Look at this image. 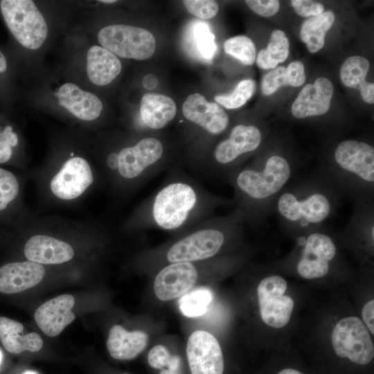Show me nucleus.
Instances as JSON below:
<instances>
[{"mask_svg":"<svg viewBox=\"0 0 374 374\" xmlns=\"http://www.w3.org/2000/svg\"><path fill=\"white\" fill-rule=\"evenodd\" d=\"M333 90L330 80L324 77L307 84L292 103V114L299 119L324 115L329 110Z\"/></svg>","mask_w":374,"mask_h":374,"instance_id":"f3484780","label":"nucleus"},{"mask_svg":"<svg viewBox=\"0 0 374 374\" xmlns=\"http://www.w3.org/2000/svg\"><path fill=\"white\" fill-rule=\"evenodd\" d=\"M91 167L83 158L68 159L51 181L53 193L62 199L70 200L82 195L93 183Z\"/></svg>","mask_w":374,"mask_h":374,"instance_id":"dca6fc26","label":"nucleus"},{"mask_svg":"<svg viewBox=\"0 0 374 374\" xmlns=\"http://www.w3.org/2000/svg\"><path fill=\"white\" fill-rule=\"evenodd\" d=\"M325 226L318 227L298 238L301 251L295 268L303 278L317 279L326 276L337 257V245Z\"/></svg>","mask_w":374,"mask_h":374,"instance_id":"6e6552de","label":"nucleus"},{"mask_svg":"<svg viewBox=\"0 0 374 374\" xmlns=\"http://www.w3.org/2000/svg\"><path fill=\"white\" fill-rule=\"evenodd\" d=\"M287 281L279 275H271L260 280L257 289L260 314L267 325L280 328L290 320L294 309L293 299L285 295Z\"/></svg>","mask_w":374,"mask_h":374,"instance_id":"f8f14e48","label":"nucleus"},{"mask_svg":"<svg viewBox=\"0 0 374 374\" xmlns=\"http://www.w3.org/2000/svg\"><path fill=\"white\" fill-rule=\"evenodd\" d=\"M290 42L281 30H274L270 36L267 46L261 49L256 57L257 65L262 69H275L286 60L289 55Z\"/></svg>","mask_w":374,"mask_h":374,"instance_id":"c756f323","label":"nucleus"},{"mask_svg":"<svg viewBox=\"0 0 374 374\" xmlns=\"http://www.w3.org/2000/svg\"><path fill=\"white\" fill-rule=\"evenodd\" d=\"M148 335L140 330L127 331L121 326H113L109 332L107 347L110 355L116 359L135 358L147 346Z\"/></svg>","mask_w":374,"mask_h":374,"instance_id":"5701e85b","label":"nucleus"},{"mask_svg":"<svg viewBox=\"0 0 374 374\" xmlns=\"http://www.w3.org/2000/svg\"><path fill=\"white\" fill-rule=\"evenodd\" d=\"M290 2L295 12L304 17L317 16L324 10L323 5L314 1L292 0Z\"/></svg>","mask_w":374,"mask_h":374,"instance_id":"58836bf2","label":"nucleus"},{"mask_svg":"<svg viewBox=\"0 0 374 374\" xmlns=\"http://www.w3.org/2000/svg\"><path fill=\"white\" fill-rule=\"evenodd\" d=\"M278 374H303L301 372L292 369V368H286L280 371Z\"/></svg>","mask_w":374,"mask_h":374,"instance_id":"c03bdc74","label":"nucleus"},{"mask_svg":"<svg viewBox=\"0 0 374 374\" xmlns=\"http://www.w3.org/2000/svg\"><path fill=\"white\" fill-rule=\"evenodd\" d=\"M54 94L61 106L83 121L96 119L103 110V103L98 97L73 83L62 84Z\"/></svg>","mask_w":374,"mask_h":374,"instance_id":"aec40b11","label":"nucleus"},{"mask_svg":"<svg viewBox=\"0 0 374 374\" xmlns=\"http://www.w3.org/2000/svg\"><path fill=\"white\" fill-rule=\"evenodd\" d=\"M374 300H371L367 302L363 307L362 316L364 323L373 335L374 334Z\"/></svg>","mask_w":374,"mask_h":374,"instance_id":"a19ab883","label":"nucleus"},{"mask_svg":"<svg viewBox=\"0 0 374 374\" xmlns=\"http://www.w3.org/2000/svg\"><path fill=\"white\" fill-rule=\"evenodd\" d=\"M213 298L211 290L207 287L196 288L185 294L179 300V308L183 315L193 318L206 313Z\"/></svg>","mask_w":374,"mask_h":374,"instance_id":"7c9ffc66","label":"nucleus"},{"mask_svg":"<svg viewBox=\"0 0 374 374\" xmlns=\"http://www.w3.org/2000/svg\"><path fill=\"white\" fill-rule=\"evenodd\" d=\"M125 374H126V373H125Z\"/></svg>","mask_w":374,"mask_h":374,"instance_id":"8fccbe9b","label":"nucleus"},{"mask_svg":"<svg viewBox=\"0 0 374 374\" xmlns=\"http://www.w3.org/2000/svg\"><path fill=\"white\" fill-rule=\"evenodd\" d=\"M98 39L102 47L123 58L146 60L156 48L155 38L151 32L130 25L105 26L98 32Z\"/></svg>","mask_w":374,"mask_h":374,"instance_id":"9d476101","label":"nucleus"},{"mask_svg":"<svg viewBox=\"0 0 374 374\" xmlns=\"http://www.w3.org/2000/svg\"><path fill=\"white\" fill-rule=\"evenodd\" d=\"M100 2L105 3H115L116 0H100Z\"/></svg>","mask_w":374,"mask_h":374,"instance_id":"49530a36","label":"nucleus"},{"mask_svg":"<svg viewBox=\"0 0 374 374\" xmlns=\"http://www.w3.org/2000/svg\"><path fill=\"white\" fill-rule=\"evenodd\" d=\"M256 82L252 79L241 80L230 93L220 94L214 99L217 104L226 109H237L244 105L253 95Z\"/></svg>","mask_w":374,"mask_h":374,"instance_id":"473e14b6","label":"nucleus"},{"mask_svg":"<svg viewBox=\"0 0 374 374\" xmlns=\"http://www.w3.org/2000/svg\"><path fill=\"white\" fill-rule=\"evenodd\" d=\"M335 352L341 357L361 365L367 364L374 357V346L370 333L358 317H347L337 323L332 332Z\"/></svg>","mask_w":374,"mask_h":374,"instance_id":"9b49d317","label":"nucleus"},{"mask_svg":"<svg viewBox=\"0 0 374 374\" xmlns=\"http://www.w3.org/2000/svg\"><path fill=\"white\" fill-rule=\"evenodd\" d=\"M160 374H180V372L179 371L163 368V369H161Z\"/></svg>","mask_w":374,"mask_h":374,"instance_id":"a18cd8bd","label":"nucleus"},{"mask_svg":"<svg viewBox=\"0 0 374 374\" xmlns=\"http://www.w3.org/2000/svg\"><path fill=\"white\" fill-rule=\"evenodd\" d=\"M305 80L303 64L300 61H294L287 67H276L266 73L262 79V93L265 96H269L282 86L299 87L304 83Z\"/></svg>","mask_w":374,"mask_h":374,"instance_id":"cd10ccee","label":"nucleus"},{"mask_svg":"<svg viewBox=\"0 0 374 374\" xmlns=\"http://www.w3.org/2000/svg\"><path fill=\"white\" fill-rule=\"evenodd\" d=\"M263 135L256 125L238 124L228 137L214 148L212 156L204 164L206 171L226 180L242 167L244 159L256 152L261 145Z\"/></svg>","mask_w":374,"mask_h":374,"instance_id":"423d86ee","label":"nucleus"},{"mask_svg":"<svg viewBox=\"0 0 374 374\" xmlns=\"http://www.w3.org/2000/svg\"><path fill=\"white\" fill-rule=\"evenodd\" d=\"M190 35L193 36V46L198 54L199 58L206 61L213 59L217 46L215 42V36L210 30L207 23L197 21L191 26Z\"/></svg>","mask_w":374,"mask_h":374,"instance_id":"2f4dec72","label":"nucleus"},{"mask_svg":"<svg viewBox=\"0 0 374 374\" xmlns=\"http://www.w3.org/2000/svg\"><path fill=\"white\" fill-rule=\"evenodd\" d=\"M7 69V62L4 55L0 52V73L4 72Z\"/></svg>","mask_w":374,"mask_h":374,"instance_id":"37998d69","label":"nucleus"},{"mask_svg":"<svg viewBox=\"0 0 374 374\" xmlns=\"http://www.w3.org/2000/svg\"><path fill=\"white\" fill-rule=\"evenodd\" d=\"M370 63L362 56L354 55L348 57L340 69V78L342 83L350 88H355L360 92L364 102L374 103V84L366 81Z\"/></svg>","mask_w":374,"mask_h":374,"instance_id":"bb28decb","label":"nucleus"},{"mask_svg":"<svg viewBox=\"0 0 374 374\" xmlns=\"http://www.w3.org/2000/svg\"><path fill=\"white\" fill-rule=\"evenodd\" d=\"M341 196L353 204L374 199V148L355 139L339 142L321 168Z\"/></svg>","mask_w":374,"mask_h":374,"instance_id":"20e7f679","label":"nucleus"},{"mask_svg":"<svg viewBox=\"0 0 374 374\" xmlns=\"http://www.w3.org/2000/svg\"><path fill=\"white\" fill-rule=\"evenodd\" d=\"M4 21L17 42L26 48H39L48 35L46 20L31 0H3Z\"/></svg>","mask_w":374,"mask_h":374,"instance_id":"1a4fd4ad","label":"nucleus"},{"mask_svg":"<svg viewBox=\"0 0 374 374\" xmlns=\"http://www.w3.org/2000/svg\"><path fill=\"white\" fill-rule=\"evenodd\" d=\"M177 106L169 96L148 93L141 100L140 116L143 125L150 130L165 127L176 116Z\"/></svg>","mask_w":374,"mask_h":374,"instance_id":"b1692460","label":"nucleus"},{"mask_svg":"<svg viewBox=\"0 0 374 374\" xmlns=\"http://www.w3.org/2000/svg\"><path fill=\"white\" fill-rule=\"evenodd\" d=\"M45 275L42 264L32 261L14 262L0 267V292L15 294L39 283Z\"/></svg>","mask_w":374,"mask_h":374,"instance_id":"6ab92c4d","label":"nucleus"},{"mask_svg":"<svg viewBox=\"0 0 374 374\" xmlns=\"http://www.w3.org/2000/svg\"><path fill=\"white\" fill-rule=\"evenodd\" d=\"M23 330L20 322L0 317V341L7 351L16 355L24 350L39 351L43 346L41 336L34 332L24 335Z\"/></svg>","mask_w":374,"mask_h":374,"instance_id":"a878e982","label":"nucleus"},{"mask_svg":"<svg viewBox=\"0 0 374 374\" xmlns=\"http://www.w3.org/2000/svg\"><path fill=\"white\" fill-rule=\"evenodd\" d=\"M335 19V14L328 10L311 17L303 23L300 37L310 53H316L323 47L326 34L332 27Z\"/></svg>","mask_w":374,"mask_h":374,"instance_id":"c85d7f7f","label":"nucleus"},{"mask_svg":"<svg viewBox=\"0 0 374 374\" xmlns=\"http://www.w3.org/2000/svg\"><path fill=\"white\" fill-rule=\"evenodd\" d=\"M245 3L253 12L265 17L274 15L280 8L277 0H247Z\"/></svg>","mask_w":374,"mask_h":374,"instance_id":"4c0bfd02","label":"nucleus"},{"mask_svg":"<svg viewBox=\"0 0 374 374\" xmlns=\"http://www.w3.org/2000/svg\"><path fill=\"white\" fill-rule=\"evenodd\" d=\"M343 237L354 245L373 251L374 242V202L353 204V209L343 231Z\"/></svg>","mask_w":374,"mask_h":374,"instance_id":"4be33fe9","label":"nucleus"},{"mask_svg":"<svg viewBox=\"0 0 374 374\" xmlns=\"http://www.w3.org/2000/svg\"><path fill=\"white\" fill-rule=\"evenodd\" d=\"M162 184L137 208L132 225L170 232L189 229L213 216L215 211L233 204L216 195L181 169H168Z\"/></svg>","mask_w":374,"mask_h":374,"instance_id":"f257e3e1","label":"nucleus"},{"mask_svg":"<svg viewBox=\"0 0 374 374\" xmlns=\"http://www.w3.org/2000/svg\"><path fill=\"white\" fill-rule=\"evenodd\" d=\"M341 196L321 169L290 181L274 202L280 226L296 238L324 225L336 212Z\"/></svg>","mask_w":374,"mask_h":374,"instance_id":"7ed1b4c3","label":"nucleus"},{"mask_svg":"<svg viewBox=\"0 0 374 374\" xmlns=\"http://www.w3.org/2000/svg\"><path fill=\"white\" fill-rule=\"evenodd\" d=\"M172 355L163 345L154 346L149 352L148 361L150 366L157 369L166 368Z\"/></svg>","mask_w":374,"mask_h":374,"instance_id":"ea45409f","label":"nucleus"},{"mask_svg":"<svg viewBox=\"0 0 374 374\" xmlns=\"http://www.w3.org/2000/svg\"><path fill=\"white\" fill-rule=\"evenodd\" d=\"M23 374H37V373L34 372V371H26V372L24 373Z\"/></svg>","mask_w":374,"mask_h":374,"instance_id":"de8ad7c7","label":"nucleus"},{"mask_svg":"<svg viewBox=\"0 0 374 374\" xmlns=\"http://www.w3.org/2000/svg\"><path fill=\"white\" fill-rule=\"evenodd\" d=\"M224 51L245 65H252L256 60V49L253 42L245 35L231 37L224 43Z\"/></svg>","mask_w":374,"mask_h":374,"instance_id":"72a5a7b5","label":"nucleus"},{"mask_svg":"<svg viewBox=\"0 0 374 374\" xmlns=\"http://www.w3.org/2000/svg\"><path fill=\"white\" fill-rule=\"evenodd\" d=\"M115 170L124 181L143 184L166 170L168 161L164 143L154 136H145L117 152ZM114 171V172H115Z\"/></svg>","mask_w":374,"mask_h":374,"instance_id":"0eeeda50","label":"nucleus"},{"mask_svg":"<svg viewBox=\"0 0 374 374\" xmlns=\"http://www.w3.org/2000/svg\"><path fill=\"white\" fill-rule=\"evenodd\" d=\"M297 170L296 163L283 152H266L231 175L234 209L244 224L260 226L272 214L274 202Z\"/></svg>","mask_w":374,"mask_h":374,"instance_id":"f03ea898","label":"nucleus"},{"mask_svg":"<svg viewBox=\"0 0 374 374\" xmlns=\"http://www.w3.org/2000/svg\"><path fill=\"white\" fill-rule=\"evenodd\" d=\"M122 69L119 59L106 48L93 46L87 56V72L89 80L96 85L111 83Z\"/></svg>","mask_w":374,"mask_h":374,"instance_id":"393cba45","label":"nucleus"},{"mask_svg":"<svg viewBox=\"0 0 374 374\" xmlns=\"http://www.w3.org/2000/svg\"><path fill=\"white\" fill-rule=\"evenodd\" d=\"M24 254L29 261L55 265L70 260L74 251L65 242L48 235H37L30 238L25 244Z\"/></svg>","mask_w":374,"mask_h":374,"instance_id":"412c9836","label":"nucleus"},{"mask_svg":"<svg viewBox=\"0 0 374 374\" xmlns=\"http://www.w3.org/2000/svg\"><path fill=\"white\" fill-rule=\"evenodd\" d=\"M142 84L145 89L152 90L157 87L158 80L154 74H147L143 77Z\"/></svg>","mask_w":374,"mask_h":374,"instance_id":"79ce46f5","label":"nucleus"},{"mask_svg":"<svg viewBox=\"0 0 374 374\" xmlns=\"http://www.w3.org/2000/svg\"><path fill=\"white\" fill-rule=\"evenodd\" d=\"M2 359H3V355H2L1 350H0V367L2 363Z\"/></svg>","mask_w":374,"mask_h":374,"instance_id":"09e8293b","label":"nucleus"},{"mask_svg":"<svg viewBox=\"0 0 374 374\" xmlns=\"http://www.w3.org/2000/svg\"><path fill=\"white\" fill-rule=\"evenodd\" d=\"M193 262H177L163 267L154 281V291L161 301L177 299L194 286L199 276L198 267Z\"/></svg>","mask_w":374,"mask_h":374,"instance_id":"4468645a","label":"nucleus"},{"mask_svg":"<svg viewBox=\"0 0 374 374\" xmlns=\"http://www.w3.org/2000/svg\"><path fill=\"white\" fill-rule=\"evenodd\" d=\"M19 142L17 134L11 125H7L0 131V164L10 161L12 155V148Z\"/></svg>","mask_w":374,"mask_h":374,"instance_id":"e433bc0d","label":"nucleus"},{"mask_svg":"<svg viewBox=\"0 0 374 374\" xmlns=\"http://www.w3.org/2000/svg\"><path fill=\"white\" fill-rule=\"evenodd\" d=\"M19 193V184L10 171L0 168V213L8 209Z\"/></svg>","mask_w":374,"mask_h":374,"instance_id":"f704fd0d","label":"nucleus"},{"mask_svg":"<svg viewBox=\"0 0 374 374\" xmlns=\"http://www.w3.org/2000/svg\"><path fill=\"white\" fill-rule=\"evenodd\" d=\"M186 355L191 374H222L224 359L216 338L205 330H196L188 338Z\"/></svg>","mask_w":374,"mask_h":374,"instance_id":"ddd939ff","label":"nucleus"},{"mask_svg":"<svg viewBox=\"0 0 374 374\" xmlns=\"http://www.w3.org/2000/svg\"><path fill=\"white\" fill-rule=\"evenodd\" d=\"M183 3L190 14L202 19L214 17L219 10L217 3L212 0H184Z\"/></svg>","mask_w":374,"mask_h":374,"instance_id":"c9c22d12","label":"nucleus"},{"mask_svg":"<svg viewBox=\"0 0 374 374\" xmlns=\"http://www.w3.org/2000/svg\"><path fill=\"white\" fill-rule=\"evenodd\" d=\"M186 119L211 136H217L228 127L229 118L217 103L208 102L204 96L195 93L189 95L182 105Z\"/></svg>","mask_w":374,"mask_h":374,"instance_id":"2eb2a0df","label":"nucleus"},{"mask_svg":"<svg viewBox=\"0 0 374 374\" xmlns=\"http://www.w3.org/2000/svg\"><path fill=\"white\" fill-rule=\"evenodd\" d=\"M244 222L235 209L229 215L212 217L188 229L164 250L169 264L211 259L242 233Z\"/></svg>","mask_w":374,"mask_h":374,"instance_id":"39448f33","label":"nucleus"},{"mask_svg":"<svg viewBox=\"0 0 374 374\" xmlns=\"http://www.w3.org/2000/svg\"><path fill=\"white\" fill-rule=\"evenodd\" d=\"M75 299L62 294L41 305L35 312V320L40 330L48 337L57 336L75 318L71 309Z\"/></svg>","mask_w":374,"mask_h":374,"instance_id":"a211bd4d","label":"nucleus"}]
</instances>
